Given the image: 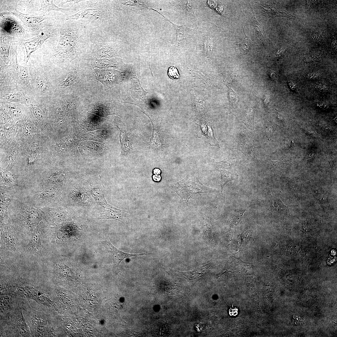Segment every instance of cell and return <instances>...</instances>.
Segmentation results:
<instances>
[{"mask_svg":"<svg viewBox=\"0 0 337 337\" xmlns=\"http://www.w3.org/2000/svg\"><path fill=\"white\" fill-rule=\"evenodd\" d=\"M49 144L45 139L22 143L19 158L10 172L27 178L40 171L50 163Z\"/></svg>","mask_w":337,"mask_h":337,"instance_id":"obj_1","label":"cell"},{"mask_svg":"<svg viewBox=\"0 0 337 337\" xmlns=\"http://www.w3.org/2000/svg\"><path fill=\"white\" fill-rule=\"evenodd\" d=\"M66 24L61 28L59 42L49 55V58L56 63L71 61L84 49L85 32L80 26Z\"/></svg>","mask_w":337,"mask_h":337,"instance_id":"obj_2","label":"cell"},{"mask_svg":"<svg viewBox=\"0 0 337 337\" xmlns=\"http://www.w3.org/2000/svg\"><path fill=\"white\" fill-rule=\"evenodd\" d=\"M15 188V197L34 207L42 208L60 203L63 197L64 187L51 186L40 188L25 189L16 186Z\"/></svg>","mask_w":337,"mask_h":337,"instance_id":"obj_3","label":"cell"},{"mask_svg":"<svg viewBox=\"0 0 337 337\" xmlns=\"http://www.w3.org/2000/svg\"><path fill=\"white\" fill-rule=\"evenodd\" d=\"M7 211L15 224L27 229L36 228L43 219L42 213L38 208L17 197L13 199Z\"/></svg>","mask_w":337,"mask_h":337,"instance_id":"obj_4","label":"cell"},{"mask_svg":"<svg viewBox=\"0 0 337 337\" xmlns=\"http://www.w3.org/2000/svg\"><path fill=\"white\" fill-rule=\"evenodd\" d=\"M27 99L25 105L30 120L41 132L51 139L52 136V127L45 104L42 101V98L32 92L27 94Z\"/></svg>","mask_w":337,"mask_h":337,"instance_id":"obj_5","label":"cell"},{"mask_svg":"<svg viewBox=\"0 0 337 337\" xmlns=\"http://www.w3.org/2000/svg\"><path fill=\"white\" fill-rule=\"evenodd\" d=\"M172 187L182 199L186 208H188L189 200L195 195L210 190V188L200 182L195 171L189 173L183 179L173 183Z\"/></svg>","mask_w":337,"mask_h":337,"instance_id":"obj_6","label":"cell"},{"mask_svg":"<svg viewBox=\"0 0 337 337\" xmlns=\"http://www.w3.org/2000/svg\"><path fill=\"white\" fill-rule=\"evenodd\" d=\"M7 10L20 19L28 30L34 35L39 33L45 27L51 26L50 24V18L46 15L36 16L25 14L12 8Z\"/></svg>","mask_w":337,"mask_h":337,"instance_id":"obj_7","label":"cell"},{"mask_svg":"<svg viewBox=\"0 0 337 337\" xmlns=\"http://www.w3.org/2000/svg\"><path fill=\"white\" fill-rule=\"evenodd\" d=\"M22 145V141L17 134L11 142L1 149L0 167L11 171L19 158Z\"/></svg>","mask_w":337,"mask_h":337,"instance_id":"obj_8","label":"cell"},{"mask_svg":"<svg viewBox=\"0 0 337 337\" xmlns=\"http://www.w3.org/2000/svg\"><path fill=\"white\" fill-rule=\"evenodd\" d=\"M16 125L17 134L22 143L33 142L47 137L38 129L28 116L17 121Z\"/></svg>","mask_w":337,"mask_h":337,"instance_id":"obj_9","label":"cell"},{"mask_svg":"<svg viewBox=\"0 0 337 337\" xmlns=\"http://www.w3.org/2000/svg\"><path fill=\"white\" fill-rule=\"evenodd\" d=\"M53 35V32L47 31L43 32L40 34L28 39L19 38L18 43L24 53L25 65H27L32 53L41 47L47 39Z\"/></svg>","mask_w":337,"mask_h":337,"instance_id":"obj_10","label":"cell"},{"mask_svg":"<svg viewBox=\"0 0 337 337\" xmlns=\"http://www.w3.org/2000/svg\"><path fill=\"white\" fill-rule=\"evenodd\" d=\"M66 208L59 203L51 207L37 208L40 211L43 219L47 223L54 225L71 219Z\"/></svg>","mask_w":337,"mask_h":337,"instance_id":"obj_11","label":"cell"},{"mask_svg":"<svg viewBox=\"0 0 337 337\" xmlns=\"http://www.w3.org/2000/svg\"><path fill=\"white\" fill-rule=\"evenodd\" d=\"M17 46L14 47L13 45L10 54V65L11 69L19 83L29 90L32 91L27 67V65L22 66L18 64L17 59Z\"/></svg>","mask_w":337,"mask_h":337,"instance_id":"obj_12","label":"cell"},{"mask_svg":"<svg viewBox=\"0 0 337 337\" xmlns=\"http://www.w3.org/2000/svg\"><path fill=\"white\" fill-rule=\"evenodd\" d=\"M30 84L33 93L42 99L49 96L50 85L49 77L41 72L29 75Z\"/></svg>","mask_w":337,"mask_h":337,"instance_id":"obj_13","label":"cell"},{"mask_svg":"<svg viewBox=\"0 0 337 337\" xmlns=\"http://www.w3.org/2000/svg\"><path fill=\"white\" fill-rule=\"evenodd\" d=\"M22 26L10 15L1 13L0 32L10 36H21L25 34Z\"/></svg>","mask_w":337,"mask_h":337,"instance_id":"obj_14","label":"cell"},{"mask_svg":"<svg viewBox=\"0 0 337 337\" xmlns=\"http://www.w3.org/2000/svg\"><path fill=\"white\" fill-rule=\"evenodd\" d=\"M16 189L15 187H9L0 186V222L7 224L9 219L8 214V207L15 197Z\"/></svg>","mask_w":337,"mask_h":337,"instance_id":"obj_15","label":"cell"},{"mask_svg":"<svg viewBox=\"0 0 337 337\" xmlns=\"http://www.w3.org/2000/svg\"><path fill=\"white\" fill-rule=\"evenodd\" d=\"M0 108L3 110L15 123L28 116L27 107L22 104L0 100Z\"/></svg>","mask_w":337,"mask_h":337,"instance_id":"obj_16","label":"cell"},{"mask_svg":"<svg viewBox=\"0 0 337 337\" xmlns=\"http://www.w3.org/2000/svg\"><path fill=\"white\" fill-rule=\"evenodd\" d=\"M29 92L22 87L0 89V100L25 105L27 95Z\"/></svg>","mask_w":337,"mask_h":337,"instance_id":"obj_17","label":"cell"},{"mask_svg":"<svg viewBox=\"0 0 337 337\" xmlns=\"http://www.w3.org/2000/svg\"><path fill=\"white\" fill-rule=\"evenodd\" d=\"M103 243L108 252L114 267L117 271L118 270V266L120 263L125 259L151 254L145 252L139 254H132L123 252L115 247L107 238L104 240Z\"/></svg>","mask_w":337,"mask_h":337,"instance_id":"obj_18","label":"cell"},{"mask_svg":"<svg viewBox=\"0 0 337 337\" xmlns=\"http://www.w3.org/2000/svg\"><path fill=\"white\" fill-rule=\"evenodd\" d=\"M15 232V229L10 220L7 223H2L1 225L2 248H3L11 251L16 250L17 244Z\"/></svg>","mask_w":337,"mask_h":337,"instance_id":"obj_19","label":"cell"},{"mask_svg":"<svg viewBox=\"0 0 337 337\" xmlns=\"http://www.w3.org/2000/svg\"><path fill=\"white\" fill-rule=\"evenodd\" d=\"M30 317L31 326L35 335L37 336H49V323L45 317L36 312H33Z\"/></svg>","mask_w":337,"mask_h":337,"instance_id":"obj_20","label":"cell"},{"mask_svg":"<svg viewBox=\"0 0 337 337\" xmlns=\"http://www.w3.org/2000/svg\"><path fill=\"white\" fill-rule=\"evenodd\" d=\"M100 205L102 207L103 211L98 217V219H113L122 223L126 221L128 215L127 212L116 208L107 202Z\"/></svg>","mask_w":337,"mask_h":337,"instance_id":"obj_21","label":"cell"},{"mask_svg":"<svg viewBox=\"0 0 337 337\" xmlns=\"http://www.w3.org/2000/svg\"><path fill=\"white\" fill-rule=\"evenodd\" d=\"M23 183V177L22 175L13 174L0 167V186L22 187Z\"/></svg>","mask_w":337,"mask_h":337,"instance_id":"obj_22","label":"cell"},{"mask_svg":"<svg viewBox=\"0 0 337 337\" xmlns=\"http://www.w3.org/2000/svg\"><path fill=\"white\" fill-rule=\"evenodd\" d=\"M13 37L0 32V58L6 65L10 64L9 52Z\"/></svg>","mask_w":337,"mask_h":337,"instance_id":"obj_23","label":"cell"},{"mask_svg":"<svg viewBox=\"0 0 337 337\" xmlns=\"http://www.w3.org/2000/svg\"><path fill=\"white\" fill-rule=\"evenodd\" d=\"M41 234L39 231H35L26 247V250L27 253L36 255H41Z\"/></svg>","mask_w":337,"mask_h":337,"instance_id":"obj_24","label":"cell"},{"mask_svg":"<svg viewBox=\"0 0 337 337\" xmlns=\"http://www.w3.org/2000/svg\"><path fill=\"white\" fill-rule=\"evenodd\" d=\"M41 6L39 11L45 14L51 11H60L66 14L71 12L70 8H62L56 6L54 3L53 0H43L39 1Z\"/></svg>","mask_w":337,"mask_h":337,"instance_id":"obj_25","label":"cell"},{"mask_svg":"<svg viewBox=\"0 0 337 337\" xmlns=\"http://www.w3.org/2000/svg\"><path fill=\"white\" fill-rule=\"evenodd\" d=\"M91 185V193L92 197L99 204L107 202L105 198V187L99 183H94Z\"/></svg>","mask_w":337,"mask_h":337,"instance_id":"obj_26","label":"cell"},{"mask_svg":"<svg viewBox=\"0 0 337 337\" xmlns=\"http://www.w3.org/2000/svg\"><path fill=\"white\" fill-rule=\"evenodd\" d=\"M170 22L173 25L177 34V43L179 44L184 40L189 37L192 34L193 29L184 26L176 25Z\"/></svg>","mask_w":337,"mask_h":337,"instance_id":"obj_27","label":"cell"},{"mask_svg":"<svg viewBox=\"0 0 337 337\" xmlns=\"http://www.w3.org/2000/svg\"><path fill=\"white\" fill-rule=\"evenodd\" d=\"M269 209L277 213H285L288 209L281 200L276 197H271L269 201Z\"/></svg>","mask_w":337,"mask_h":337,"instance_id":"obj_28","label":"cell"},{"mask_svg":"<svg viewBox=\"0 0 337 337\" xmlns=\"http://www.w3.org/2000/svg\"><path fill=\"white\" fill-rule=\"evenodd\" d=\"M202 227L204 235L208 241L211 243L213 242L212 227L209 217L206 215L202 217Z\"/></svg>","mask_w":337,"mask_h":337,"instance_id":"obj_29","label":"cell"},{"mask_svg":"<svg viewBox=\"0 0 337 337\" xmlns=\"http://www.w3.org/2000/svg\"><path fill=\"white\" fill-rule=\"evenodd\" d=\"M313 195L315 199L324 209H327L330 207L328 201V195L324 193L320 189L313 188L312 190Z\"/></svg>","mask_w":337,"mask_h":337,"instance_id":"obj_30","label":"cell"},{"mask_svg":"<svg viewBox=\"0 0 337 337\" xmlns=\"http://www.w3.org/2000/svg\"><path fill=\"white\" fill-rule=\"evenodd\" d=\"M221 173L220 184L222 193L223 188L226 184L228 182L235 179L233 175L230 172L229 169L223 167H217Z\"/></svg>","mask_w":337,"mask_h":337,"instance_id":"obj_31","label":"cell"},{"mask_svg":"<svg viewBox=\"0 0 337 337\" xmlns=\"http://www.w3.org/2000/svg\"><path fill=\"white\" fill-rule=\"evenodd\" d=\"M206 122L207 128L206 136L207 137L208 143L212 146H216L220 149L218 141L214 136L212 122L210 121Z\"/></svg>","mask_w":337,"mask_h":337,"instance_id":"obj_32","label":"cell"},{"mask_svg":"<svg viewBox=\"0 0 337 337\" xmlns=\"http://www.w3.org/2000/svg\"><path fill=\"white\" fill-rule=\"evenodd\" d=\"M77 70V66L72 69L69 72L67 78L59 85V87L65 88L72 85L76 78Z\"/></svg>","mask_w":337,"mask_h":337,"instance_id":"obj_33","label":"cell"},{"mask_svg":"<svg viewBox=\"0 0 337 337\" xmlns=\"http://www.w3.org/2000/svg\"><path fill=\"white\" fill-rule=\"evenodd\" d=\"M57 267L58 273L61 276L68 281H71L74 279V274L68 266L58 265Z\"/></svg>","mask_w":337,"mask_h":337,"instance_id":"obj_34","label":"cell"},{"mask_svg":"<svg viewBox=\"0 0 337 337\" xmlns=\"http://www.w3.org/2000/svg\"><path fill=\"white\" fill-rule=\"evenodd\" d=\"M152 125V135L151 138L150 139L149 144L151 146L155 147H161L162 144L159 132L153 123Z\"/></svg>","mask_w":337,"mask_h":337,"instance_id":"obj_35","label":"cell"},{"mask_svg":"<svg viewBox=\"0 0 337 337\" xmlns=\"http://www.w3.org/2000/svg\"><path fill=\"white\" fill-rule=\"evenodd\" d=\"M215 42L213 39L209 36H206L203 40V48L204 52L206 55H212L215 45Z\"/></svg>","mask_w":337,"mask_h":337,"instance_id":"obj_36","label":"cell"},{"mask_svg":"<svg viewBox=\"0 0 337 337\" xmlns=\"http://www.w3.org/2000/svg\"><path fill=\"white\" fill-rule=\"evenodd\" d=\"M201 271L198 269L191 271L188 272L179 271L178 273L182 275L190 282H194L197 281L200 278L201 275Z\"/></svg>","mask_w":337,"mask_h":337,"instance_id":"obj_37","label":"cell"},{"mask_svg":"<svg viewBox=\"0 0 337 337\" xmlns=\"http://www.w3.org/2000/svg\"><path fill=\"white\" fill-rule=\"evenodd\" d=\"M179 8L180 10L185 13L191 14L194 16V12L192 4L191 1H179Z\"/></svg>","mask_w":337,"mask_h":337,"instance_id":"obj_38","label":"cell"},{"mask_svg":"<svg viewBox=\"0 0 337 337\" xmlns=\"http://www.w3.org/2000/svg\"><path fill=\"white\" fill-rule=\"evenodd\" d=\"M120 131V137L121 144L122 150L125 153H127L131 150L128 141V138L125 132L122 129L118 127Z\"/></svg>","mask_w":337,"mask_h":337,"instance_id":"obj_39","label":"cell"},{"mask_svg":"<svg viewBox=\"0 0 337 337\" xmlns=\"http://www.w3.org/2000/svg\"><path fill=\"white\" fill-rule=\"evenodd\" d=\"M250 48L249 43L246 39L241 43L236 45V51L238 56H242L247 53Z\"/></svg>","mask_w":337,"mask_h":337,"instance_id":"obj_40","label":"cell"},{"mask_svg":"<svg viewBox=\"0 0 337 337\" xmlns=\"http://www.w3.org/2000/svg\"><path fill=\"white\" fill-rule=\"evenodd\" d=\"M250 13L251 15L250 16V17H251L250 19L252 23L254 29L258 37L261 39V41L262 42L264 37L262 33V31L260 25L258 22H257L253 15H252L251 12Z\"/></svg>","mask_w":337,"mask_h":337,"instance_id":"obj_41","label":"cell"},{"mask_svg":"<svg viewBox=\"0 0 337 337\" xmlns=\"http://www.w3.org/2000/svg\"><path fill=\"white\" fill-rule=\"evenodd\" d=\"M246 210V208H241L235 212L232 222L233 226L237 225L238 223Z\"/></svg>","mask_w":337,"mask_h":337,"instance_id":"obj_42","label":"cell"},{"mask_svg":"<svg viewBox=\"0 0 337 337\" xmlns=\"http://www.w3.org/2000/svg\"><path fill=\"white\" fill-rule=\"evenodd\" d=\"M168 75L172 79H177L180 77L178 70L174 66H172L169 67L168 70Z\"/></svg>","mask_w":337,"mask_h":337,"instance_id":"obj_43","label":"cell"},{"mask_svg":"<svg viewBox=\"0 0 337 337\" xmlns=\"http://www.w3.org/2000/svg\"><path fill=\"white\" fill-rule=\"evenodd\" d=\"M57 295L59 300L65 304H68L70 302V300L68 295L65 293L61 291L57 293Z\"/></svg>","mask_w":337,"mask_h":337,"instance_id":"obj_44","label":"cell"},{"mask_svg":"<svg viewBox=\"0 0 337 337\" xmlns=\"http://www.w3.org/2000/svg\"><path fill=\"white\" fill-rule=\"evenodd\" d=\"M19 5L22 6H24L29 8H33L34 7L33 0H20L19 1Z\"/></svg>","mask_w":337,"mask_h":337,"instance_id":"obj_45","label":"cell"},{"mask_svg":"<svg viewBox=\"0 0 337 337\" xmlns=\"http://www.w3.org/2000/svg\"><path fill=\"white\" fill-rule=\"evenodd\" d=\"M238 310L237 308L232 306L229 310V314L231 316H235L238 315Z\"/></svg>","mask_w":337,"mask_h":337,"instance_id":"obj_46","label":"cell"},{"mask_svg":"<svg viewBox=\"0 0 337 337\" xmlns=\"http://www.w3.org/2000/svg\"><path fill=\"white\" fill-rule=\"evenodd\" d=\"M320 76L319 74L317 72H312L308 73L306 76L309 79H316Z\"/></svg>","mask_w":337,"mask_h":337,"instance_id":"obj_47","label":"cell"},{"mask_svg":"<svg viewBox=\"0 0 337 337\" xmlns=\"http://www.w3.org/2000/svg\"><path fill=\"white\" fill-rule=\"evenodd\" d=\"M230 91L229 92V97L230 99V101L231 102H236L237 100L235 99V98H237V97H234L236 95V94H235V93L231 89L230 90Z\"/></svg>","mask_w":337,"mask_h":337,"instance_id":"obj_48","label":"cell"},{"mask_svg":"<svg viewBox=\"0 0 337 337\" xmlns=\"http://www.w3.org/2000/svg\"><path fill=\"white\" fill-rule=\"evenodd\" d=\"M84 1L83 0H66L64 1V2L63 3V4H65L67 2H74V4H75L76 3H77L80 2Z\"/></svg>","mask_w":337,"mask_h":337,"instance_id":"obj_49","label":"cell"},{"mask_svg":"<svg viewBox=\"0 0 337 337\" xmlns=\"http://www.w3.org/2000/svg\"><path fill=\"white\" fill-rule=\"evenodd\" d=\"M271 77L273 80H275L276 78V76L275 73H271Z\"/></svg>","mask_w":337,"mask_h":337,"instance_id":"obj_50","label":"cell"}]
</instances>
